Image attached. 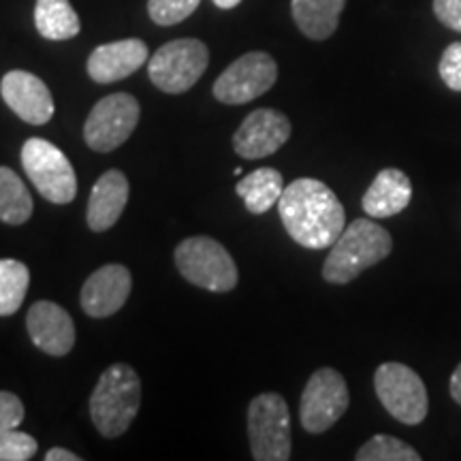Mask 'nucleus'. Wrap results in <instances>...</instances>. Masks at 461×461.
<instances>
[{"label":"nucleus","mask_w":461,"mask_h":461,"mask_svg":"<svg viewBox=\"0 0 461 461\" xmlns=\"http://www.w3.org/2000/svg\"><path fill=\"white\" fill-rule=\"evenodd\" d=\"M278 210L288 235L310 250L331 248L346 229L344 207L336 193L312 177H299L288 184Z\"/></svg>","instance_id":"1"},{"label":"nucleus","mask_w":461,"mask_h":461,"mask_svg":"<svg viewBox=\"0 0 461 461\" xmlns=\"http://www.w3.org/2000/svg\"><path fill=\"white\" fill-rule=\"evenodd\" d=\"M391 248H393V240L387 229L370 218H357L331 246L330 257L322 265V278L331 285H348L372 265L387 258Z\"/></svg>","instance_id":"2"},{"label":"nucleus","mask_w":461,"mask_h":461,"mask_svg":"<svg viewBox=\"0 0 461 461\" xmlns=\"http://www.w3.org/2000/svg\"><path fill=\"white\" fill-rule=\"evenodd\" d=\"M141 406V380L126 363H113L101 374L90 397V417L105 438H118L131 428Z\"/></svg>","instance_id":"3"},{"label":"nucleus","mask_w":461,"mask_h":461,"mask_svg":"<svg viewBox=\"0 0 461 461\" xmlns=\"http://www.w3.org/2000/svg\"><path fill=\"white\" fill-rule=\"evenodd\" d=\"M176 265L194 286L212 293H227L238 286V267L221 241L197 235L176 248Z\"/></svg>","instance_id":"4"},{"label":"nucleus","mask_w":461,"mask_h":461,"mask_svg":"<svg viewBox=\"0 0 461 461\" xmlns=\"http://www.w3.org/2000/svg\"><path fill=\"white\" fill-rule=\"evenodd\" d=\"M248 436L257 461L291 459V417L285 397L261 393L248 406Z\"/></svg>","instance_id":"5"},{"label":"nucleus","mask_w":461,"mask_h":461,"mask_svg":"<svg viewBox=\"0 0 461 461\" xmlns=\"http://www.w3.org/2000/svg\"><path fill=\"white\" fill-rule=\"evenodd\" d=\"M22 165L28 180L51 203H71L77 194L73 165L60 148L41 137H31L22 148Z\"/></svg>","instance_id":"6"},{"label":"nucleus","mask_w":461,"mask_h":461,"mask_svg":"<svg viewBox=\"0 0 461 461\" xmlns=\"http://www.w3.org/2000/svg\"><path fill=\"white\" fill-rule=\"evenodd\" d=\"M210 65V50L199 39H176L149 58L148 73L152 84L167 95H182L199 82Z\"/></svg>","instance_id":"7"},{"label":"nucleus","mask_w":461,"mask_h":461,"mask_svg":"<svg viewBox=\"0 0 461 461\" xmlns=\"http://www.w3.org/2000/svg\"><path fill=\"white\" fill-rule=\"evenodd\" d=\"M374 389L384 411L406 425H419L428 417L429 402L425 383L403 363H383L374 374Z\"/></svg>","instance_id":"8"},{"label":"nucleus","mask_w":461,"mask_h":461,"mask_svg":"<svg viewBox=\"0 0 461 461\" xmlns=\"http://www.w3.org/2000/svg\"><path fill=\"white\" fill-rule=\"evenodd\" d=\"M350 395L346 380L331 367H321L310 376L299 403V419L305 431L322 434L348 411Z\"/></svg>","instance_id":"9"},{"label":"nucleus","mask_w":461,"mask_h":461,"mask_svg":"<svg viewBox=\"0 0 461 461\" xmlns=\"http://www.w3.org/2000/svg\"><path fill=\"white\" fill-rule=\"evenodd\" d=\"M140 103L126 92H115L92 107L84 124V140L96 152H112L129 140L140 122Z\"/></svg>","instance_id":"10"},{"label":"nucleus","mask_w":461,"mask_h":461,"mask_svg":"<svg viewBox=\"0 0 461 461\" xmlns=\"http://www.w3.org/2000/svg\"><path fill=\"white\" fill-rule=\"evenodd\" d=\"M276 79L278 65L274 58L265 51H250L224 68L214 84V96L224 105H244L272 90Z\"/></svg>","instance_id":"11"},{"label":"nucleus","mask_w":461,"mask_h":461,"mask_svg":"<svg viewBox=\"0 0 461 461\" xmlns=\"http://www.w3.org/2000/svg\"><path fill=\"white\" fill-rule=\"evenodd\" d=\"M291 137V122L276 109H257L233 135V148L241 158H265L278 152Z\"/></svg>","instance_id":"12"},{"label":"nucleus","mask_w":461,"mask_h":461,"mask_svg":"<svg viewBox=\"0 0 461 461\" xmlns=\"http://www.w3.org/2000/svg\"><path fill=\"white\" fill-rule=\"evenodd\" d=\"M0 95L17 118L32 126L48 124L54 115V99L43 79L28 71H9L0 82Z\"/></svg>","instance_id":"13"},{"label":"nucleus","mask_w":461,"mask_h":461,"mask_svg":"<svg viewBox=\"0 0 461 461\" xmlns=\"http://www.w3.org/2000/svg\"><path fill=\"white\" fill-rule=\"evenodd\" d=\"M131 272L120 263L103 265L86 280L82 288V308L92 319L113 316L131 295Z\"/></svg>","instance_id":"14"},{"label":"nucleus","mask_w":461,"mask_h":461,"mask_svg":"<svg viewBox=\"0 0 461 461\" xmlns=\"http://www.w3.org/2000/svg\"><path fill=\"white\" fill-rule=\"evenodd\" d=\"M26 327L37 348L51 357H65L75 346V325L67 310L54 302H37L28 310Z\"/></svg>","instance_id":"15"},{"label":"nucleus","mask_w":461,"mask_h":461,"mask_svg":"<svg viewBox=\"0 0 461 461\" xmlns=\"http://www.w3.org/2000/svg\"><path fill=\"white\" fill-rule=\"evenodd\" d=\"M148 62V45L141 39H122L99 45L88 58V75L96 84H113L129 77Z\"/></svg>","instance_id":"16"},{"label":"nucleus","mask_w":461,"mask_h":461,"mask_svg":"<svg viewBox=\"0 0 461 461\" xmlns=\"http://www.w3.org/2000/svg\"><path fill=\"white\" fill-rule=\"evenodd\" d=\"M129 203V180L122 171L109 169L96 180L88 199V227L96 233L112 229Z\"/></svg>","instance_id":"17"},{"label":"nucleus","mask_w":461,"mask_h":461,"mask_svg":"<svg viewBox=\"0 0 461 461\" xmlns=\"http://www.w3.org/2000/svg\"><path fill=\"white\" fill-rule=\"evenodd\" d=\"M412 199V184L400 169H383L363 194V210L372 218H389L406 210Z\"/></svg>","instance_id":"18"},{"label":"nucleus","mask_w":461,"mask_h":461,"mask_svg":"<svg viewBox=\"0 0 461 461\" xmlns=\"http://www.w3.org/2000/svg\"><path fill=\"white\" fill-rule=\"evenodd\" d=\"M346 0H293V20L299 31L314 41H325L336 32Z\"/></svg>","instance_id":"19"},{"label":"nucleus","mask_w":461,"mask_h":461,"mask_svg":"<svg viewBox=\"0 0 461 461\" xmlns=\"http://www.w3.org/2000/svg\"><path fill=\"white\" fill-rule=\"evenodd\" d=\"M235 193L244 199L246 210L250 214H265L278 203L282 193H285L282 173L278 169H272V167H261V169L246 176L244 180H240Z\"/></svg>","instance_id":"20"},{"label":"nucleus","mask_w":461,"mask_h":461,"mask_svg":"<svg viewBox=\"0 0 461 461\" xmlns=\"http://www.w3.org/2000/svg\"><path fill=\"white\" fill-rule=\"evenodd\" d=\"M34 26L50 41H67L82 31V22L68 0H37Z\"/></svg>","instance_id":"21"},{"label":"nucleus","mask_w":461,"mask_h":461,"mask_svg":"<svg viewBox=\"0 0 461 461\" xmlns=\"http://www.w3.org/2000/svg\"><path fill=\"white\" fill-rule=\"evenodd\" d=\"M32 216V197L26 184L9 167H0V221L24 224Z\"/></svg>","instance_id":"22"},{"label":"nucleus","mask_w":461,"mask_h":461,"mask_svg":"<svg viewBox=\"0 0 461 461\" xmlns=\"http://www.w3.org/2000/svg\"><path fill=\"white\" fill-rule=\"evenodd\" d=\"M31 272L15 258H0V316H11L24 303Z\"/></svg>","instance_id":"23"},{"label":"nucleus","mask_w":461,"mask_h":461,"mask_svg":"<svg viewBox=\"0 0 461 461\" xmlns=\"http://www.w3.org/2000/svg\"><path fill=\"white\" fill-rule=\"evenodd\" d=\"M420 455L400 438L378 434L367 440L359 451L357 461H419Z\"/></svg>","instance_id":"24"},{"label":"nucleus","mask_w":461,"mask_h":461,"mask_svg":"<svg viewBox=\"0 0 461 461\" xmlns=\"http://www.w3.org/2000/svg\"><path fill=\"white\" fill-rule=\"evenodd\" d=\"M199 3L201 0H148V14L154 24L173 26L193 15Z\"/></svg>","instance_id":"25"},{"label":"nucleus","mask_w":461,"mask_h":461,"mask_svg":"<svg viewBox=\"0 0 461 461\" xmlns=\"http://www.w3.org/2000/svg\"><path fill=\"white\" fill-rule=\"evenodd\" d=\"M37 440L24 431H0V461H28L37 453Z\"/></svg>","instance_id":"26"},{"label":"nucleus","mask_w":461,"mask_h":461,"mask_svg":"<svg viewBox=\"0 0 461 461\" xmlns=\"http://www.w3.org/2000/svg\"><path fill=\"white\" fill-rule=\"evenodd\" d=\"M440 71L442 82L455 92H461V43H451L445 50V54L440 58Z\"/></svg>","instance_id":"27"},{"label":"nucleus","mask_w":461,"mask_h":461,"mask_svg":"<svg viewBox=\"0 0 461 461\" xmlns=\"http://www.w3.org/2000/svg\"><path fill=\"white\" fill-rule=\"evenodd\" d=\"M24 420V403L11 391H0V431L15 429Z\"/></svg>","instance_id":"28"},{"label":"nucleus","mask_w":461,"mask_h":461,"mask_svg":"<svg viewBox=\"0 0 461 461\" xmlns=\"http://www.w3.org/2000/svg\"><path fill=\"white\" fill-rule=\"evenodd\" d=\"M434 14L447 28L461 32V0H434Z\"/></svg>","instance_id":"29"},{"label":"nucleus","mask_w":461,"mask_h":461,"mask_svg":"<svg viewBox=\"0 0 461 461\" xmlns=\"http://www.w3.org/2000/svg\"><path fill=\"white\" fill-rule=\"evenodd\" d=\"M82 457H79L77 453H71L67 451V448H50L48 455H45V461H79Z\"/></svg>","instance_id":"30"},{"label":"nucleus","mask_w":461,"mask_h":461,"mask_svg":"<svg viewBox=\"0 0 461 461\" xmlns=\"http://www.w3.org/2000/svg\"><path fill=\"white\" fill-rule=\"evenodd\" d=\"M448 389H451V397L455 402L461 406V363L457 366V370L453 372L451 376V384H448Z\"/></svg>","instance_id":"31"},{"label":"nucleus","mask_w":461,"mask_h":461,"mask_svg":"<svg viewBox=\"0 0 461 461\" xmlns=\"http://www.w3.org/2000/svg\"><path fill=\"white\" fill-rule=\"evenodd\" d=\"M240 3L241 0H214L216 7H221V9H233V7H238Z\"/></svg>","instance_id":"32"}]
</instances>
